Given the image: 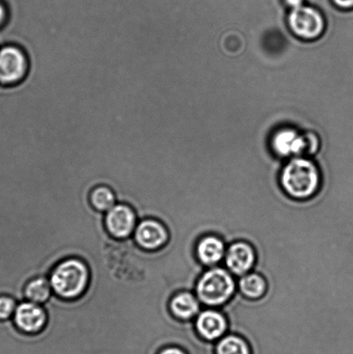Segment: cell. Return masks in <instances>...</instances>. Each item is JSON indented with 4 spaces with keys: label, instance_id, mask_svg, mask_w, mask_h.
Here are the masks:
<instances>
[{
    "label": "cell",
    "instance_id": "cell-21",
    "mask_svg": "<svg viewBox=\"0 0 353 354\" xmlns=\"http://www.w3.org/2000/svg\"><path fill=\"white\" fill-rule=\"evenodd\" d=\"M159 354H188L184 350L178 348V346H169V348L162 350Z\"/></svg>",
    "mask_w": 353,
    "mask_h": 354
},
{
    "label": "cell",
    "instance_id": "cell-17",
    "mask_svg": "<svg viewBox=\"0 0 353 354\" xmlns=\"http://www.w3.org/2000/svg\"><path fill=\"white\" fill-rule=\"evenodd\" d=\"M50 282L44 277H37L31 280L24 288V296L34 304H41L46 301L51 294Z\"/></svg>",
    "mask_w": 353,
    "mask_h": 354
},
{
    "label": "cell",
    "instance_id": "cell-23",
    "mask_svg": "<svg viewBox=\"0 0 353 354\" xmlns=\"http://www.w3.org/2000/svg\"><path fill=\"white\" fill-rule=\"evenodd\" d=\"M283 1L292 10L303 6L304 0H283Z\"/></svg>",
    "mask_w": 353,
    "mask_h": 354
},
{
    "label": "cell",
    "instance_id": "cell-12",
    "mask_svg": "<svg viewBox=\"0 0 353 354\" xmlns=\"http://www.w3.org/2000/svg\"><path fill=\"white\" fill-rule=\"evenodd\" d=\"M135 239L145 250H157L168 241L169 234L164 225L155 221H144L137 225Z\"/></svg>",
    "mask_w": 353,
    "mask_h": 354
},
{
    "label": "cell",
    "instance_id": "cell-4",
    "mask_svg": "<svg viewBox=\"0 0 353 354\" xmlns=\"http://www.w3.org/2000/svg\"><path fill=\"white\" fill-rule=\"evenodd\" d=\"M89 270L78 259L66 260L55 267L51 274L50 284L59 297L66 299L81 296L88 286Z\"/></svg>",
    "mask_w": 353,
    "mask_h": 354
},
{
    "label": "cell",
    "instance_id": "cell-13",
    "mask_svg": "<svg viewBox=\"0 0 353 354\" xmlns=\"http://www.w3.org/2000/svg\"><path fill=\"white\" fill-rule=\"evenodd\" d=\"M226 243L219 236L209 234L200 239L196 245L197 259L202 266L213 267L222 261L226 256Z\"/></svg>",
    "mask_w": 353,
    "mask_h": 354
},
{
    "label": "cell",
    "instance_id": "cell-22",
    "mask_svg": "<svg viewBox=\"0 0 353 354\" xmlns=\"http://www.w3.org/2000/svg\"><path fill=\"white\" fill-rule=\"evenodd\" d=\"M7 21V12L6 6L0 2V28L5 26Z\"/></svg>",
    "mask_w": 353,
    "mask_h": 354
},
{
    "label": "cell",
    "instance_id": "cell-5",
    "mask_svg": "<svg viewBox=\"0 0 353 354\" xmlns=\"http://www.w3.org/2000/svg\"><path fill=\"white\" fill-rule=\"evenodd\" d=\"M319 138L314 133L300 134L292 128H283L273 135L271 147L281 158L302 157L313 155L319 149Z\"/></svg>",
    "mask_w": 353,
    "mask_h": 354
},
{
    "label": "cell",
    "instance_id": "cell-6",
    "mask_svg": "<svg viewBox=\"0 0 353 354\" xmlns=\"http://www.w3.org/2000/svg\"><path fill=\"white\" fill-rule=\"evenodd\" d=\"M30 62L23 48L6 44L0 48V85L16 86L29 75Z\"/></svg>",
    "mask_w": 353,
    "mask_h": 354
},
{
    "label": "cell",
    "instance_id": "cell-7",
    "mask_svg": "<svg viewBox=\"0 0 353 354\" xmlns=\"http://www.w3.org/2000/svg\"><path fill=\"white\" fill-rule=\"evenodd\" d=\"M288 24L293 34L305 41L318 39L326 30L323 14L309 6L303 5L290 10Z\"/></svg>",
    "mask_w": 353,
    "mask_h": 354
},
{
    "label": "cell",
    "instance_id": "cell-11",
    "mask_svg": "<svg viewBox=\"0 0 353 354\" xmlns=\"http://www.w3.org/2000/svg\"><path fill=\"white\" fill-rule=\"evenodd\" d=\"M106 225L110 234L117 239L129 237L136 225V215L130 207L120 204L108 211Z\"/></svg>",
    "mask_w": 353,
    "mask_h": 354
},
{
    "label": "cell",
    "instance_id": "cell-10",
    "mask_svg": "<svg viewBox=\"0 0 353 354\" xmlns=\"http://www.w3.org/2000/svg\"><path fill=\"white\" fill-rule=\"evenodd\" d=\"M12 317L16 328L26 334L39 332L47 321L43 308L31 301H24L17 305Z\"/></svg>",
    "mask_w": 353,
    "mask_h": 354
},
{
    "label": "cell",
    "instance_id": "cell-8",
    "mask_svg": "<svg viewBox=\"0 0 353 354\" xmlns=\"http://www.w3.org/2000/svg\"><path fill=\"white\" fill-rule=\"evenodd\" d=\"M225 262L227 270L233 275L242 277L254 270L257 263V253L247 241H236L228 245Z\"/></svg>",
    "mask_w": 353,
    "mask_h": 354
},
{
    "label": "cell",
    "instance_id": "cell-14",
    "mask_svg": "<svg viewBox=\"0 0 353 354\" xmlns=\"http://www.w3.org/2000/svg\"><path fill=\"white\" fill-rule=\"evenodd\" d=\"M200 304L198 298L189 291H182L175 295L171 301V310L176 318L182 321H190L200 313Z\"/></svg>",
    "mask_w": 353,
    "mask_h": 354
},
{
    "label": "cell",
    "instance_id": "cell-2",
    "mask_svg": "<svg viewBox=\"0 0 353 354\" xmlns=\"http://www.w3.org/2000/svg\"><path fill=\"white\" fill-rule=\"evenodd\" d=\"M280 184L287 196L306 201L316 196L323 185V176L316 162L303 157L292 158L283 168Z\"/></svg>",
    "mask_w": 353,
    "mask_h": 354
},
{
    "label": "cell",
    "instance_id": "cell-20",
    "mask_svg": "<svg viewBox=\"0 0 353 354\" xmlns=\"http://www.w3.org/2000/svg\"><path fill=\"white\" fill-rule=\"evenodd\" d=\"M334 5L338 8L344 10H353V0H332Z\"/></svg>",
    "mask_w": 353,
    "mask_h": 354
},
{
    "label": "cell",
    "instance_id": "cell-3",
    "mask_svg": "<svg viewBox=\"0 0 353 354\" xmlns=\"http://www.w3.org/2000/svg\"><path fill=\"white\" fill-rule=\"evenodd\" d=\"M196 297L207 307H222L236 293V283L229 270L212 267L200 277L195 286Z\"/></svg>",
    "mask_w": 353,
    "mask_h": 354
},
{
    "label": "cell",
    "instance_id": "cell-19",
    "mask_svg": "<svg viewBox=\"0 0 353 354\" xmlns=\"http://www.w3.org/2000/svg\"><path fill=\"white\" fill-rule=\"evenodd\" d=\"M17 300L7 295L0 296V321L10 320L17 308Z\"/></svg>",
    "mask_w": 353,
    "mask_h": 354
},
{
    "label": "cell",
    "instance_id": "cell-9",
    "mask_svg": "<svg viewBox=\"0 0 353 354\" xmlns=\"http://www.w3.org/2000/svg\"><path fill=\"white\" fill-rule=\"evenodd\" d=\"M197 334L204 341L213 342L223 337L228 331L229 324L222 312L206 310L200 312L195 322Z\"/></svg>",
    "mask_w": 353,
    "mask_h": 354
},
{
    "label": "cell",
    "instance_id": "cell-16",
    "mask_svg": "<svg viewBox=\"0 0 353 354\" xmlns=\"http://www.w3.org/2000/svg\"><path fill=\"white\" fill-rule=\"evenodd\" d=\"M216 354H251L250 345L244 338L229 334L221 338L216 345Z\"/></svg>",
    "mask_w": 353,
    "mask_h": 354
},
{
    "label": "cell",
    "instance_id": "cell-18",
    "mask_svg": "<svg viewBox=\"0 0 353 354\" xmlns=\"http://www.w3.org/2000/svg\"><path fill=\"white\" fill-rule=\"evenodd\" d=\"M115 196L108 187L99 186L91 194L93 206L99 211H109L115 204Z\"/></svg>",
    "mask_w": 353,
    "mask_h": 354
},
{
    "label": "cell",
    "instance_id": "cell-15",
    "mask_svg": "<svg viewBox=\"0 0 353 354\" xmlns=\"http://www.w3.org/2000/svg\"><path fill=\"white\" fill-rule=\"evenodd\" d=\"M238 286V291L250 300L262 299L268 287L265 277L255 272L240 277Z\"/></svg>",
    "mask_w": 353,
    "mask_h": 354
},
{
    "label": "cell",
    "instance_id": "cell-1",
    "mask_svg": "<svg viewBox=\"0 0 353 354\" xmlns=\"http://www.w3.org/2000/svg\"><path fill=\"white\" fill-rule=\"evenodd\" d=\"M15 162L8 128L0 113V263L5 261L16 244Z\"/></svg>",
    "mask_w": 353,
    "mask_h": 354
}]
</instances>
